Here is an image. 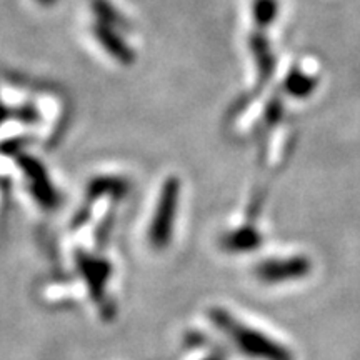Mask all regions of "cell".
Wrapping results in <instances>:
<instances>
[{
  "instance_id": "1",
  "label": "cell",
  "mask_w": 360,
  "mask_h": 360,
  "mask_svg": "<svg viewBox=\"0 0 360 360\" xmlns=\"http://www.w3.org/2000/svg\"><path fill=\"white\" fill-rule=\"evenodd\" d=\"M210 319H212V323H215L232 340V344L247 357L257 360L294 359V355H292L285 345L278 344L272 337L265 335L264 332L257 330V328L247 326V323L238 321L232 314L225 312L222 309H214L210 312Z\"/></svg>"
},
{
  "instance_id": "2",
  "label": "cell",
  "mask_w": 360,
  "mask_h": 360,
  "mask_svg": "<svg viewBox=\"0 0 360 360\" xmlns=\"http://www.w3.org/2000/svg\"><path fill=\"white\" fill-rule=\"evenodd\" d=\"M179 204V182L175 179L165 184L162 192L159 207H157L154 220L150 225V244L157 249H164L170 242L172 227L175 222V212Z\"/></svg>"
},
{
  "instance_id": "3",
  "label": "cell",
  "mask_w": 360,
  "mask_h": 360,
  "mask_svg": "<svg viewBox=\"0 0 360 360\" xmlns=\"http://www.w3.org/2000/svg\"><path fill=\"white\" fill-rule=\"evenodd\" d=\"M310 262L305 257H290V259H277V260H265L255 269V276L262 282L276 283L283 282L287 278L304 277L309 274Z\"/></svg>"
},
{
  "instance_id": "4",
  "label": "cell",
  "mask_w": 360,
  "mask_h": 360,
  "mask_svg": "<svg viewBox=\"0 0 360 360\" xmlns=\"http://www.w3.org/2000/svg\"><path fill=\"white\" fill-rule=\"evenodd\" d=\"M229 240H225V247L229 249H245V247H257L260 242V237L257 232L247 231V229H240V231L233 232L231 237H227Z\"/></svg>"
},
{
  "instance_id": "5",
  "label": "cell",
  "mask_w": 360,
  "mask_h": 360,
  "mask_svg": "<svg viewBox=\"0 0 360 360\" xmlns=\"http://www.w3.org/2000/svg\"><path fill=\"white\" fill-rule=\"evenodd\" d=\"M277 4L276 0H257L255 2V17L260 24H269L276 17Z\"/></svg>"
},
{
  "instance_id": "6",
  "label": "cell",
  "mask_w": 360,
  "mask_h": 360,
  "mask_svg": "<svg viewBox=\"0 0 360 360\" xmlns=\"http://www.w3.org/2000/svg\"><path fill=\"white\" fill-rule=\"evenodd\" d=\"M312 87H314L312 79L304 77V75L294 74L289 79V90L294 94V96H307Z\"/></svg>"
},
{
  "instance_id": "7",
  "label": "cell",
  "mask_w": 360,
  "mask_h": 360,
  "mask_svg": "<svg viewBox=\"0 0 360 360\" xmlns=\"http://www.w3.org/2000/svg\"><path fill=\"white\" fill-rule=\"evenodd\" d=\"M205 360H222V359H219V357H214V359H205Z\"/></svg>"
}]
</instances>
